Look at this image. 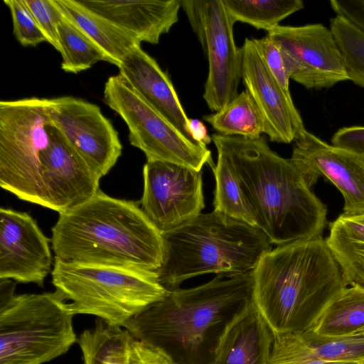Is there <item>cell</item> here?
<instances>
[{"label":"cell","mask_w":364,"mask_h":364,"mask_svg":"<svg viewBox=\"0 0 364 364\" xmlns=\"http://www.w3.org/2000/svg\"><path fill=\"white\" fill-rule=\"evenodd\" d=\"M241 48L242 80L261 113L264 133L273 142H294L305 128L290 92L282 87L267 67L255 38H246Z\"/></svg>","instance_id":"2e32d148"},{"label":"cell","mask_w":364,"mask_h":364,"mask_svg":"<svg viewBox=\"0 0 364 364\" xmlns=\"http://www.w3.org/2000/svg\"><path fill=\"white\" fill-rule=\"evenodd\" d=\"M303 338L320 358L331 360H364V333L355 332L341 337H323L309 331Z\"/></svg>","instance_id":"f546056e"},{"label":"cell","mask_w":364,"mask_h":364,"mask_svg":"<svg viewBox=\"0 0 364 364\" xmlns=\"http://www.w3.org/2000/svg\"><path fill=\"white\" fill-rule=\"evenodd\" d=\"M103 100L124 121L129 129V143L142 151L147 161L170 162L198 171L205 164L210 167L214 165L206 145L187 139L121 75L107 79Z\"/></svg>","instance_id":"9c48e42d"},{"label":"cell","mask_w":364,"mask_h":364,"mask_svg":"<svg viewBox=\"0 0 364 364\" xmlns=\"http://www.w3.org/2000/svg\"><path fill=\"white\" fill-rule=\"evenodd\" d=\"M336 13L364 33V0H331Z\"/></svg>","instance_id":"836d02e7"},{"label":"cell","mask_w":364,"mask_h":364,"mask_svg":"<svg viewBox=\"0 0 364 364\" xmlns=\"http://www.w3.org/2000/svg\"><path fill=\"white\" fill-rule=\"evenodd\" d=\"M363 326L364 287L354 285L345 287L309 331L319 336L341 337Z\"/></svg>","instance_id":"603a6c76"},{"label":"cell","mask_w":364,"mask_h":364,"mask_svg":"<svg viewBox=\"0 0 364 364\" xmlns=\"http://www.w3.org/2000/svg\"><path fill=\"white\" fill-rule=\"evenodd\" d=\"M58 35L61 68L65 72L77 73L100 61L109 63L107 55L64 16L58 26Z\"/></svg>","instance_id":"484cf974"},{"label":"cell","mask_w":364,"mask_h":364,"mask_svg":"<svg viewBox=\"0 0 364 364\" xmlns=\"http://www.w3.org/2000/svg\"><path fill=\"white\" fill-rule=\"evenodd\" d=\"M63 16L91 39L119 66L124 57L141 42L101 16L80 5L77 0H55Z\"/></svg>","instance_id":"ffe728a7"},{"label":"cell","mask_w":364,"mask_h":364,"mask_svg":"<svg viewBox=\"0 0 364 364\" xmlns=\"http://www.w3.org/2000/svg\"><path fill=\"white\" fill-rule=\"evenodd\" d=\"M188 126L191 136L196 142L208 145L212 141L205 125L200 119L189 118Z\"/></svg>","instance_id":"8d00e7d4"},{"label":"cell","mask_w":364,"mask_h":364,"mask_svg":"<svg viewBox=\"0 0 364 364\" xmlns=\"http://www.w3.org/2000/svg\"><path fill=\"white\" fill-rule=\"evenodd\" d=\"M50 119L51 125L100 178L121 156L118 132L98 105L73 96L51 98Z\"/></svg>","instance_id":"7c38bea8"},{"label":"cell","mask_w":364,"mask_h":364,"mask_svg":"<svg viewBox=\"0 0 364 364\" xmlns=\"http://www.w3.org/2000/svg\"><path fill=\"white\" fill-rule=\"evenodd\" d=\"M50 126V99L0 102V186L47 208L45 155Z\"/></svg>","instance_id":"ba28073f"},{"label":"cell","mask_w":364,"mask_h":364,"mask_svg":"<svg viewBox=\"0 0 364 364\" xmlns=\"http://www.w3.org/2000/svg\"><path fill=\"white\" fill-rule=\"evenodd\" d=\"M51 276L55 291L71 301L75 315L95 316L122 328L168 291L156 272L67 262L55 257Z\"/></svg>","instance_id":"8992f818"},{"label":"cell","mask_w":364,"mask_h":364,"mask_svg":"<svg viewBox=\"0 0 364 364\" xmlns=\"http://www.w3.org/2000/svg\"><path fill=\"white\" fill-rule=\"evenodd\" d=\"M162 236L164 260L156 273L167 291L201 274L252 272L272 245L257 227L214 210L201 213Z\"/></svg>","instance_id":"5b68a950"},{"label":"cell","mask_w":364,"mask_h":364,"mask_svg":"<svg viewBox=\"0 0 364 364\" xmlns=\"http://www.w3.org/2000/svg\"><path fill=\"white\" fill-rule=\"evenodd\" d=\"M356 332H362V333H364V326L362 327L360 330H358V331Z\"/></svg>","instance_id":"f35d334b"},{"label":"cell","mask_w":364,"mask_h":364,"mask_svg":"<svg viewBox=\"0 0 364 364\" xmlns=\"http://www.w3.org/2000/svg\"><path fill=\"white\" fill-rule=\"evenodd\" d=\"M141 209L161 232L201 214L205 207L202 171L170 162L146 161Z\"/></svg>","instance_id":"4fadbf2b"},{"label":"cell","mask_w":364,"mask_h":364,"mask_svg":"<svg viewBox=\"0 0 364 364\" xmlns=\"http://www.w3.org/2000/svg\"><path fill=\"white\" fill-rule=\"evenodd\" d=\"M133 337L124 328L98 319L92 329L84 330L77 343L83 364H128Z\"/></svg>","instance_id":"7402d4cb"},{"label":"cell","mask_w":364,"mask_h":364,"mask_svg":"<svg viewBox=\"0 0 364 364\" xmlns=\"http://www.w3.org/2000/svg\"><path fill=\"white\" fill-rule=\"evenodd\" d=\"M260 54L268 69L282 87L289 91L288 76L282 50L278 44L267 34L262 38H255Z\"/></svg>","instance_id":"d6a6232c"},{"label":"cell","mask_w":364,"mask_h":364,"mask_svg":"<svg viewBox=\"0 0 364 364\" xmlns=\"http://www.w3.org/2000/svg\"><path fill=\"white\" fill-rule=\"evenodd\" d=\"M330 29L341 52L349 80L364 88V33L338 16L330 20Z\"/></svg>","instance_id":"83f0119b"},{"label":"cell","mask_w":364,"mask_h":364,"mask_svg":"<svg viewBox=\"0 0 364 364\" xmlns=\"http://www.w3.org/2000/svg\"><path fill=\"white\" fill-rule=\"evenodd\" d=\"M252 275L254 304L273 335L309 331L346 287L322 237L277 246Z\"/></svg>","instance_id":"277c9868"},{"label":"cell","mask_w":364,"mask_h":364,"mask_svg":"<svg viewBox=\"0 0 364 364\" xmlns=\"http://www.w3.org/2000/svg\"><path fill=\"white\" fill-rule=\"evenodd\" d=\"M223 2L234 23H246L267 32L304 8L301 0H223Z\"/></svg>","instance_id":"d4e9b609"},{"label":"cell","mask_w":364,"mask_h":364,"mask_svg":"<svg viewBox=\"0 0 364 364\" xmlns=\"http://www.w3.org/2000/svg\"><path fill=\"white\" fill-rule=\"evenodd\" d=\"M181 4L208 62L203 97L217 112L238 95L242 80V52L235 43V23L223 0H181Z\"/></svg>","instance_id":"30bf717a"},{"label":"cell","mask_w":364,"mask_h":364,"mask_svg":"<svg viewBox=\"0 0 364 364\" xmlns=\"http://www.w3.org/2000/svg\"><path fill=\"white\" fill-rule=\"evenodd\" d=\"M290 159L310 188L323 176L339 190L343 215L364 217V154L328 144L305 129L294 140Z\"/></svg>","instance_id":"5bb4252c"},{"label":"cell","mask_w":364,"mask_h":364,"mask_svg":"<svg viewBox=\"0 0 364 364\" xmlns=\"http://www.w3.org/2000/svg\"><path fill=\"white\" fill-rule=\"evenodd\" d=\"M228 159L257 227L277 246L322 237L327 208L290 159L273 151L264 137L211 136Z\"/></svg>","instance_id":"7a4b0ae2"},{"label":"cell","mask_w":364,"mask_h":364,"mask_svg":"<svg viewBox=\"0 0 364 364\" xmlns=\"http://www.w3.org/2000/svg\"><path fill=\"white\" fill-rule=\"evenodd\" d=\"M128 364H171L156 350L133 338Z\"/></svg>","instance_id":"d590c367"},{"label":"cell","mask_w":364,"mask_h":364,"mask_svg":"<svg viewBox=\"0 0 364 364\" xmlns=\"http://www.w3.org/2000/svg\"><path fill=\"white\" fill-rule=\"evenodd\" d=\"M48 239L27 213L0 209V279L40 287L52 272Z\"/></svg>","instance_id":"9a60e30c"},{"label":"cell","mask_w":364,"mask_h":364,"mask_svg":"<svg viewBox=\"0 0 364 364\" xmlns=\"http://www.w3.org/2000/svg\"><path fill=\"white\" fill-rule=\"evenodd\" d=\"M358 361L323 359L300 332H290L274 335L268 364H353Z\"/></svg>","instance_id":"f1b7e54d"},{"label":"cell","mask_w":364,"mask_h":364,"mask_svg":"<svg viewBox=\"0 0 364 364\" xmlns=\"http://www.w3.org/2000/svg\"><path fill=\"white\" fill-rule=\"evenodd\" d=\"M331 144L364 154V126L340 128L332 136Z\"/></svg>","instance_id":"e575fe53"},{"label":"cell","mask_w":364,"mask_h":364,"mask_svg":"<svg viewBox=\"0 0 364 364\" xmlns=\"http://www.w3.org/2000/svg\"><path fill=\"white\" fill-rule=\"evenodd\" d=\"M118 68L119 74L139 95L187 139L196 142L191 136L189 118L171 79L141 46L133 48L124 57Z\"/></svg>","instance_id":"ac0fdd59"},{"label":"cell","mask_w":364,"mask_h":364,"mask_svg":"<svg viewBox=\"0 0 364 364\" xmlns=\"http://www.w3.org/2000/svg\"><path fill=\"white\" fill-rule=\"evenodd\" d=\"M346 287H364V220L341 214L325 240Z\"/></svg>","instance_id":"44dd1931"},{"label":"cell","mask_w":364,"mask_h":364,"mask_svg":"<svg viewBox=\"0 0 364 364\" xmlns=\"http://www.w3.org/2000/svg\"><path fill=\"white\" fill-rule=\"evenodd\" d=\"M139 42L158 44L178 21L181 0H77Z\"/></svg>","instance_id":"e0dca14e"},{"label":"cell","mask_w":364,"mask_h":364,"mask_svg":"<svg viewBox=\"0 0 364 364\" xmlns=\"http://www.w3.org/2000/svg\"><path fill=\"white\" fill-rule=\"evenodd\" d=\"M50 242L54 257L67 262L157 272L164 260L162 234L139 203L112 198L100 189L59 214Z\"/></svg>","instance_id":"3957f363"},{"label":"cell","mask_w":364,"mask_h":364,"mask_svg":"<svg viewBox=\"0 0 364 364\" xmlns=\"http://www.w3.org/2000/svg\"><path fill=\"white\" fill-rule=\"evenodd\" d=\"M267 35L279 46L289 78L305 88L319 90L349 80L330 28L322 23L279 25Z\"/></svg>","instance_id":"8fae6325"},{"label":"cell","mask_w":364,"mask_h":364,"mask_svg":"<svg viewBox=\"0 0 364 364\" xmlns=\"http://www.w3.org/2000/svg\"><path fill=\"white\" fill-rule=\"evenodd\" d=\"M16 283H0V364H43L77 343L70 303L54 292L15 294Z\"/></svg>","instance_id":"52a82bcc"},{"label":"cell","mask_w":364,"mask_h":364,"mask_svg":"<svg viewBox=\"0 0 364 364\" xmlns=\"http://www.w3.org/2000/svg\"><path fill=\"white\" fill-rule=\"evenodd\" d=\"M252 272L168 291L124 328L171 364H214L230 328L255 305Z\"/></svg>","instance_id":"6da1fadb"},{"label":"cell","mask_w":364,"mask_h":364,"mask_svg":"<svg viewBox=\"0 0 364 364\" xmlns=\"http://www.w3.org/2000/svg\"><path fill=\"white\" fill-rule=\"evenodd\" d=\"M362 218V219L364 220V217H362V218Z\"/></svg>","instance_id":"ab89813d"},{"label":"cell","mask_w":364,"mask_h":364,"mask_svg":"<svg viewBox=\"0 0 364 364\" xmlns=\"http://www.w3.org/2000/svg\"><path fill=\"white\" fill-rule=\"evenodd\" d=\"M274 335L254 305L230 328L214 364H268Z\"/></svg>","instance_id":"d6986e66"},{"label":"cell","mask_w":364,"mask_h":364,"mask_svg":"<svg viewBox=\"0 0 364 364\" xmlns=\"http://www.w3.org/2000/svg\"><path fill=\"white\" fill-rule=\"evenodd\" d=\"M9 7L13 21V33L23 46H36L47 41L24 0H4Z\"/></svg>","instance_id":"4dcf8cb0"},{"label":"cell","mask_w":364,"mask_h":364,"mask_svg":"<svg viewBox=\"0 0 364 364\" xmlns=\"http://www.w3.org/2000/svg\"><path fill=\"white\" fill-rule=\"evenodd\" d=\"M353 364H364V360L358 361V362H356L355 363H353Z\"/></svg>","instance_id":"74e56055"},{"label":"cell","mask_w":364,"mask_h":364,"mask_svg":"<svg viewBox=\"0 0 364 364\" xmlns=\"http://www.w3.org/2000/svg\"><path fill=\"white\" fill-rule=\"evenodd\" d=\"M38 25L51 46L58 51V26L63 14L55 0H24Z\"/></svg>","instance_id":"1f68e13d"},{"label":"cell","mask_w":364,"mask_h":364,"mask_svg":"<svg viewBox=\"0 0 364 364\" xmlns=\"http://www.w3.org/2000/svg\"><path fill=\"white\" fill-rule=\"evenodd\" d=\"M203 119L218 134L255 139L264 133L261 113L250 95L244 90L214 114Z\"/></svg>","instance_id":"cb8c5ba5"},{"label":"cell","mask_w":364,"mask_h":364,"mask_svg":"<svg viewBox=\"0 0 364 364\" xmlns=\"http://www.w3.org/2000/svg\"><path fill=\"white\" fill-rule=\"evenodd\" d=\"M217 153V163L211 167L215 179L214 211L257 227L228 159L220 150Z\"/></svg>","instance_id":"4316f807"}]
</instances>
